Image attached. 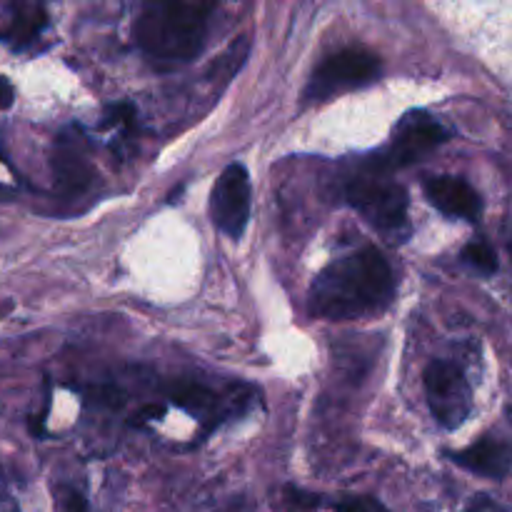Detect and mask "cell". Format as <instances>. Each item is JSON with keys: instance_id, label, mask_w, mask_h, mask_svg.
Segmentation results:
<instances>
[{"instance_id": "2", "label": "cell", "mask_w": 512, "mask_h": 512, "mask_svg": "<svg viewBox=\"0 0 512 512\" xmlns=\"http://www.w3.org/2000/svg\"><path fill=\"white\" fill-rule=\"evenodd\" d=\"M213 3H150L133 25L135 45L158 63H188L200 55Z\"/></svg>"}, {"instance_id": "16", "label": "cell", "mask_w": 512, "mask_h": 512, "mask_svg": "<svg viewBox=\"0 0 512 512\" xmlns=\"http://www.w3.org/2000/svg\"><path fill=\"white\" fill-rule=\"evenodd\" d=\"M333 512H390L380 500L365 498V495H358V498H345L340 503H335Z\"/></svg>"}, {"instance_id": "11", "label": "cell", "mask_w": 512, "mask_h": 512, "mask_svg": "<svg viewBox=\"0 0 512 512\" xmlns=\"http://www.w3.org/2000/svg\"><path fill=\"white\" fill-rule=\"evenodd\" d=\"M448 455L460 468L490 480H503L512 468V443L500 438V435H485V438H480L470 448Z\"/></svg>"}, {"instance_id": "19", "label": "cell", "mask_w": 512, "mask_h": 512, "mask_svg": "<svg viewBox=\"0 0 512 512\" xmlns=\"http://www.w3.org/2000/svg\"><path fill=\"white\" fill-rule=\"evenodd\" d=\"M225 512H250V510H245V508H230V510H225Z\"/></svg>"}, {"instance_id": "9", "label": "cell", "mask_w": 512, "mask_h": 512, "mask_svg": "<svg viewBox=\"0 0 512 512\" xmlns=\"http://www.w3.org/2000/svg\"><path fill=\"white\" fill-rule=\"evenodd\" d=\"M53 175L60 193L75 195L93 185L95 170L90 163L88 143L78 128H68L55 140L53 150Z\"/></svg>"}, {"instance_id": "13", "label": "cell", "mask_w": 512, "mask_h": 512, "mask_svg": "<svg viewBox=\"0 0 512 512\" xmlns=\"http://www.w3.org/2000/svg\"><path fill=\"white\" fill-rule=\"evenodd\" d=\"M463 260L483 275H493L495 268H498V255H495V250L485 240H473V243L465 245Z\"/></svg>"}, {"instance_id": "10", "label": "cell", "mask_w": 512, "mask_h": 512, "mask_svg": "<svg viewBox=\"0 0 512 512\" xmlns=\"http://www.w3.org/2000/svg\"><path fill=\"white\" fill-rule=\"evenodd\" d=\"M423 190L430 205L438 208L443 215H448V218L475 223L480 218V213H483L480 195L463 178H455V175H430L425 180Z\"/></svg>"}, {"instance_id": "8", "label": "cell", "mask_w": 512, "mask_h": 512, "mask_svg": "<svg viewBox=\"0 0 512 512\" xmlns=\"http://www.w3.org/2000/svg\"><path fill=\"white\" fill-rule=\"evenodd\" d=\"M448 140V130L425 110H410L398 120L390 138V148L385 153L388 165H408L428 155L438 145Z\"/></svg>"}, {"instance_id": "15", "label": "cell", "mask_w": 512, "mask_h": 512, "mask_svg": "<svg viewBox=\"0 0 512 512\" xmlns=\"http://www.w3.org/2000/svg\"><path fill=\"white\" fill-rule=\"evenodd\" d=\"M245 55H248V43H245V38H240L238 43H233L223 55H220L218 63L213 65V73H218V78L223 80L230 78V75L243 65Z\"/></svg>"}, {"instance_id": "4", "label": "cell", "mask_w": 512, "mask_h": 512, "mask_svg": "<svg viewBox=\"0 0 512 512\" xmlns=\"http://www.w3.org/2000/svg\"><path fill=\"white\" fill-rule=\"evenodd\" d=\"M380 58L365 48H343L338 53L328 55L323 63L315 68L313 78H310L305 98L308 100H328L338 93H348V90L365 88L373 80H378Z\"/></svg>"}, {"instance_id": "7", "label": "cell", "mask_w": 512, "mask_h": 512, "mask_svg": "<svg viewBox=\"0 0 512 512\" xmlns=\"http://www.w3.org/2000/svg\"><path fill=\"white\" fill-rule=\"evenodd\" d=\"M170 400L185 413L193 418L203 420L210 428L220 425L223 420L235 418L243 413L250 405V390L248 388H230L228 393L215 390L205 383H193V380H180L173 390H170Z\"/></svg>"}, {"instance_id": "14", "label": "cell", "mask_w": 512, "mask_h": 512, "mask_svg": "<svg viewBox=\"0 0 512 512\" xmlns=\"http://www.w3.org/2000/svg\"><path fill=\"white\" fill-rule=\"evenodd\" d=\"M55 512H90L88 500L75 485L60 483L55 485Z\"/></svg>"}, {"instance_id": "17", "label": "cell", "mask_w": 512, "mask_h": 512, "mask_svg": "<svg viewBox=\"0 0 512 512\" xmlns=\"http://www.w3.org/2000/svg\"><path fill=\"white\" fill-rule=\"evenodd\" d=\"M0 512H20L18 500L10 493V485L8 480H5L3 470H0Z\"/></svg>"}, {"instance_id": "3", "label": "cell", "mask_w": 512, "mask_h": 512, "mask_svg": "<svg viewBox=\"0 0 512 512\" xmlns=\"http://www.w3.org/2000/svg\"><path fill=\"white\" fill-rule=\"evenodd\" d=\"M348 203L388 238L408 233V193L383 175H360L350 180Z\"/></svg>"}, {"instance_id": "6", "label": "cell", "mask_w": 512, "mask_h": 512, "mask_svg": "<svg viewBox=\"0 0 512 512\" xmlns=\"http://www.w3.org/2000/svg\"><path fill=\"white\" fill-rule=\"evenodd\" d=\"M210 218L215 228L228 238L238 240L250 220V178L240 163L228 165L220 173L210 193Z\"/></svg>"}, {"instance_id": "12", "label": "cell", "mask_w": 512, "mask_h": 512, "mask_svg": "<svg viewBox=\"0 0 512 512\" xmlns=\"http://www.w3.org/2000/svg\"><path fill=\"white\" fill-rule=\"evenodd\" d=\"M45 28H48V13L43 5L13 3L5 8L0 23V43L10 45L13 50H25L43 35Z\"/></svg>"}, {"instance_id": "18", "label": "cell", "mask_w": 512, "mask_h": 512, "mask_svg": "<svg viewBox=\"0 0 512 512\" xmlns=\"http://www.w3.org/2000/svg\"><path fill=\"white\" fill-rule=\"evenodd\" d=\"M10 103H13V85L5 78H0V110L10 108Z\"/></svg>"}, {"instance_id": "5", "label": "cell", "mask_w": 512, "mask_h": 512, "mask_svg": "<svg viewBox=\"0 0 512 512\" xmlns=\"http://www.w3.org/2000/svg\"><path fill=\"white\" fill-rule=\"evenodd\" d=\"M425 395L440 428L458 430L473 413V388L463 370L450 360H433L423 375Z\"/></svg>"}, {"instance_id": "1", "label": "cell", "mask_w": 512, "mask_h": 512, "mask_svg": "<svg viewBox=\"0 0 512 512\" xmlns=\"http://www.w3.org/2000/svg\"><path fill=\"white\" fill-rule=\"evenodd\" d=\"M395 298V275L378 248L333 260L310 285V313L328 320H355L380 313Z\"/></svg>"}]
</instances>
